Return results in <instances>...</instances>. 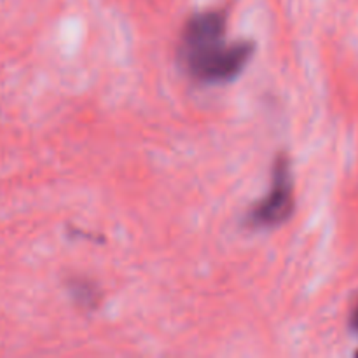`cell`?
<instances>
[{
  "mask_svg": "<svg viewBox=\"0 0 358 358\" xmlns=\"http://www.w3.org/2000/svg\"><path fill=\"white\" fill-rule=\"evenodd\" d=\"M226 28L222 10H203L185 21L178 58L185 72L198 83H229L243 72L254 56V42H226Z\"/></svg>",
  "mask_w": 358,
  "mask_h": 358,
  "instance_id": "obj_1",
  "label": "cell"
},
{
  "mask_svg": "<svg viewBox=\"0 0 358 358\" xmlns=\"http://www.w3.org/2000/svg\"><path fill=\"white\" fill-rule=\"evenodd\" d=\"M294 213L292 166L287 154H278L273 163L271 185L261 201L247 213V224L252 229H271L282 226Z\"/></svg>",
  "mask_w": 358,
  "mask_h": 358,
  "instance_id": "obj_2",
  "label": "cell"
},
{
  "mask_svg": "<svg viewBox=\"0 0 358 358\" xmlns=\"http://www.w3.org/2000/svg\"><path fill=\"white\" fill-rule=\"evenodd\" d=\"M350 325H352V331L358 336V303L355 304L352 311V317H350Z\"/></svg>",
  "mask_w": 358,
  "mask_h": 358,
  "instance_id": "obj_3",
  "label": "cell"
}]
</instances>
